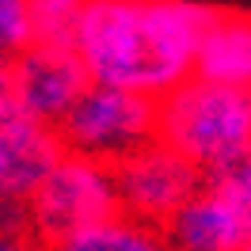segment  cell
<instances>
[{"label":"cell","mask_w":251,"mask_h":251,"mask_svg":"<svg viewBox=\"0 0 251 251\" xmlns=\"http://www.w3.org/2000/svg\"><path fill=\"white\" fill-rule=\"evenodd\" d=\"M156 103L160 99L152 95L92 80L57 122V141L69 152L118 164L129 152L156 141Z\"/></svg>","instance_id":"obj_3"},{"label":"cell","mask_w":251,"mask_h":251,"mask_svg":"<svg viewBox=\"0 0 251 251\" xmlns=\"http://www.w3.org/2000/svg\"><path fill=\"white\" fill-rule=\"evenodd\" d=\"M156 137L205 175L251 149V88L187 76L156 103Z\"/></svg>","instance_id":"obj_2"},{"label":"cell","mask_w":251,"mask_h":251,"mask_svg":"<svg viewBox=\"0 0 251 251\" xmlns=\"http://www.w3.org/2000/svg\"><path fill=\"white\" fill-rule=\"evenodd\" d=\"M194 73L221 84L251 88V16L248 12H213L198 42Z\"/></svg>","instance_id":"obj_9"},{"label":"cell","mask_w":251,"mask_h":251,"mask_svg":"<svg viewBox=\"0 0 251 251\" xmlns=\"http://www.w3.org/2000/svg\"><path fill=\"white\" fill-rule=\"evenodd\" d=\"M84 8H88V0H27L34 42L73 46V34H76V27H80Z\"/></svg>","instance_id":"obj_11"},{"label":"cell","mask_w":251,"mask_h":251,"mask_svg":"<svg viewBox=\"0 0 251 251\" xmlns=\"http://www.w3.org/2000/svg\"><path fill=\"white\" fill-rule=\"evenodd\" d=\"M4 114H16V95H12L8 65H0V118H4Z\"/></svg>","instance_id":"obj_15"},{"label":"cell","mask_w":251,"mask_h":251,"mask_svg":"<svg viewBox=\"0 0 251 251\" xmlns=\"http://www.w3.org/2000/svg\"><path fill=\"white\" fill-rule=\"evenodd\" d=\"M61 152L57 129L34 122L27 114L0 118V205H27L38 179Z\"/></svg>","instance_id":"obj_8"},{"label":"cell","mask_w":251,"mask_h":251,"mask_svg":"<svg viewBox=\"0 0 251 251\" xmlns=\"http://www.w3.org/2000/svg\"><path fill=\"white\" fill-rule=\"evenodd\" d=\"M34 42L31 16H27V0H0V65L19 57Z\"/></svg>","instance_id":"obj_12"},{"label":"cell","mask_w":251,"mask_h":251,"mask_svg":"<svg viewBox=\"0 0 251 251\" xmlns=\"http://www.w3.org/2000/svg\"><path fill=\"white\" fill-rule=\"evenodd\" d=\"M118 179V205L129 217L168 225L175 209L187 202L194 190L205 183V172L194 168L183 152H175L168 141H149L145 149L129 152L114 164Z\"/></svg>","instance_id":"obj_5"},{"label":"cell","mask_w":251,"mask_h":251,"mask_svg":"<svg viewBox=\"0 0 251 251\" xmlns=\"http://www.w3.org/2000/svg\"><path fill=\"white\" fill-rule=\"evenodd\" d=\"M118 209L122 205H118L114 164H103L84 152H69V149L57 152V160L50 164V172L38 179V187L27 198V221L42 244L88 228Z\"/></svg>","instance_id":"obj_4"},{"label":"cell","mask_w":251,"mask_h":251,"mask_svg":"<svg viewBox=\"0 0 251 251\" xmlns=\"http://www.w3.org/2000/svg\"><path fill=\"white\" fill-rule=\"evenodd\" d=\"M240 251H251V240H248V244H244V248H240Z\"/></svg>","instance_id":"obj_16"},{"label":"cell","mask_w":251,"mask_h":251,"mask_svg":"<svg viewBox=\"0 0 251 251\" xmlns=\"http://www.w3.org/2000/svg\"><path fill=\"white\" fill-rule=\"evenodd\" d=\"M164 232L175 251H240L251 240V213L205 175V183L175 209Z\"/></svg>","instance_id":"obj_7"},{"label":"cell","mask_w":251,"mask_h":251,"mask_svg":"<svg viewBox=\"0 0 251 251\" xmlns=\"http://www.w3.org/2000/svg\"><path fill=\"white\" fill-rule=\"evenodd\" d=\"M209 179L221 183V187H225L236 202L251 213V149L244 152V156H236L232 164H225V168H217V172H209Z\"/></svg>","instance_id":"obj_14"},{"label":"cell","mask_w":251,"mask_h":251,"mask_svg":"<svg viewBox=\"0 0 251 251\" xmlns=\"http://www.w3.org/2000/svg\"><path fill=\"white\" fill-rule=\"evenodd\" d=\"M8 76H12L16 110L50 129H57L80 92L92 84L80 53L61 42H31L19 57L8 61Z\"/></svg>","instance_id":"obj_6"},{"label":"cell","mask_w":251,"mask_h":251,"mask_svg":"<svg viewBox=\"0 0 251 251\" xmlns=\"http://www.w3.org/2000/svg\"><path fill=\"white\" fill-rule=\"evenodd\" d=\"M46 251H175V248L164 232V225L129 217L118 209L88 228H76V232L46 244Z\"/></svg>","instance_id":"obj_10"},{"label":"cell","mask_w":251,"mask_h":251,"mask_svg":"<svg viewBox=\"0 0 251 251\" xmlns=\"http://www.w3.org/2000/svg\"><path fill=\"white\" fill-rule=\"evenodd\" d=\"M209 16L194 0H88L73 50L92 80L164 99L194 76Z\"/></svg>","instance_id":"obj_1"},{"label":"cell","mask_w":251,"mask_h":251,"mask_svg":"<svg viewBox=\"0 0 251 251\" xmlns=\"http://www.w3.org/2000/svg\"><path fill=\"white\" fill-rule=\"evenodd\" d=\"M0 251H46L27 221V205H0Z\"/></svg>","instance_id":"obj_13"}]
</instances>
